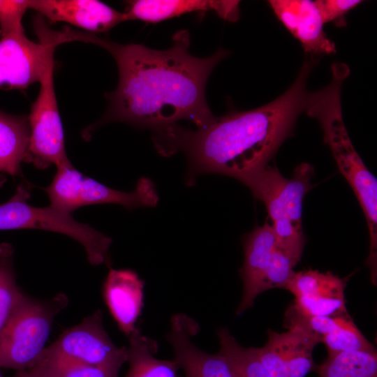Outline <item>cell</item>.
<instances>
[{
    "label": "cell",
    "instance_id": "obj_1",
    "mask_svg": "<svg viewBox=\"0 0 377 377\" xmlns=\"http://www.w3.org/2000/svg\"><path fill=\"white\" fill-rule=\"evenodd\" d=\"M76 36L77 41L106 50L119 71L117 87L107 95L105 114L85 136L112 121L151 128L154 133L181 120L202 127L214 117L206 101V84L214 67L229 54L228 50L220 48L205 58L193 56L187 30L177 31L172 46L165 50L120 44L89 32L77 31Z\"/></svg>",
    "mask_w": 377,
    "mask_h": 377
},
{
    "label": "cell",
    "instance_id": "obj_10",
    "mask_svg": "<svg viewBox=\"0 0 377 377\" xmlns=\"http://www.w3.org/2000/svg\"><path fill=\"white\" fill-rule=\"evenodd\" d=\"M199 325L184 313L175 314L166 339L175 354L174 360L183 369L184 377H233L225 358L198 348L191 338L199 331Z\"/></svg>",
    "mask_w": 377,
    "mask_h": 377
},
{
    "label": "cell",
    "instance_id": "obj_20",
    "mask_svg": "<svg viewBox=\"0 0 377 377\" xmlns=\"http://www.w3.org/2000/svg\"><path fill=\"white\" fill-rule=\"evenodd\" d=\"M316 371L319 377H377V353L360 350L328 355Z\"/></svg>",
    "mask_w": 377,
    "mask_h": 377
},
{
    "label": "cell",
    "instance_id": "obj_17",
    "mask_svg": "<svg viewBox=\"0 0 377 377\" xmlns=\"http://www.w3.org/2000/svg\"><path fill=\"white\" fill-rule=\"evenodd\" d=\"M127 362L128 370L125 377H181L175 360L157 359V342L141 334L137 327L128 337Z\"/></svg>",
    "mask_w": 377,
    "mask_h": 377
},
{
    "label": "cell",
    "instance_id": "obj_2",
    "mask_svg": "<svg viewBox=\"0 0 377 377\" xmlns=\"http://www.w3.org/2000/svg\"><path fill=\"white\" fill-rule=\"evenodd\" d=\"M315 59L306 60L291 87L263 106L214 116L195 130L175 124L153 133L157 151L164 156L185 154L187 185H193L198 176L207 173L241 181L268 164L305 112L310 92L307 80L317 63Z\"/></svg>",
    "mask_w": 377,
    "mask_h": 377
},
{
    "label": "cell",
    "instance_id": "obj_9",
    "mask_svg": "<svg viewBox=\"0 0 377 377\" xmlns=\"http://www.w3.org/2000/svg\"><path fill=\"white\" fill-rule=\"evenodd\" d=\"M44 352L92 365H123L127 362V347H119L112 341L101 310L64 330Z\"/></svg>",
    "mask_w": 377,
    "mask_h": 377
},
{
    "label": "cell",
    "instance_id": "obj_7",
    "mask_svg": "<svg viewBox=\"0 0 377 377\" xmlns=\"http://www.w3.org/2000/svg\"><path fill=\"white\" fill-rule=\"evenodd\" d=\"M42 20L37 17L34 22L38 42L29 39L24 29L1 38L0 89H23L40 82L55 48L68 42L64 29L51 30Z\"/></svg>",
    "mask_w": 377,
    "mask_h": 377
},
{
    "label": "cell",
    "instance_id": "obj_6",
    "mask_svg": "<svg viewBox=\"0 0 377 377\" xmlns=\"http://www.w3.org/2000/svg\"><path fill=\"white\" fill-rule=\"evenodd\" d=\"M29 198V186L22 184L7 202L0 205V230L29 228L61 233L83 246L91 265H110L109 249L112 242L110 237L77 221L71 214L50 206L30 205L27 202Z\"/></svg>",
    "mask_w": 377,
    "mask_h": 377
},
{
    "label": "cell",
    "instance_id": "obj_13",
    "mask_svg": "<svg viewBox=\"0 0 377 377\" xmlns=\"http://www.w3.org/2000/svg\"><path fill=\"white\" fill-rule=\"evenodd\" d=\"M143 280L130 269L110 267L102 288L104 302L119 330L128 337L144 306Z\"/></svg>",
    "mask_w": 377,
    "mask_h": 377
},
{
    "label": "cell",
    "instance_id": "obj_24",
    "mask_svg": "<svg viewBox=\"0 0 377 377\" xmlns=\"http://www.w3.org/2000/svg\"><path fill=\"white\" fill-rule=\"evenodd\" d=\"M121 367V364L92 365L43 351L32 367L52 377H118Z\"/></svg>",
    "mask_w": 377,
    "mask_h": 377
},
{
    "label": "cell",
    "instance_id": "obj_5",
    "mask_svg": "<svg viewBox=\"0 0 377 377\" xmlns=\"http://www.w3.org/2000/svg\"><path fill=\"white\" fill-rule=\"evenodd\" d=\"M68 304L64 293L46 299L26 294L0 332V368L32 367L47 347L55 318Z\"/></svg>",
    "mask_w": 377,
    "mask_h": 377
},
{
    "label": "cell",
    "instance_id": "obj_3",
    "mask_svg": "<svg viewBox=\"0 0 377 377\" xmlns=\"http://www.w3.org/2000/svg\"><path fill=\"white\" fill-rule=\"evenodd\" d=\"M330 83L315 92H309L305 112L316 119L323 140L331 149L340 172L353 190L364 214L369 234L370 249L367 265L371 279H376L377 258V181L354 148L345 126L341 110V90L349 75L344 64L332 66Z\"/></svg>",
    "mask_w": 377,
    "mask_h": 377
},
{
    "label": "cell",
    "instance_id": "obj_23",
    "mask_svg": "<svg viewBox=\"0 0 377 377\" xmlns=\"http://www.w3.org/2000/svg\"><path fill=\"white\" fill-rule=\"evenodd\" d=\"M285 335V359L288 377H304L313 368L312 350L320 339L297 327Z\"/></svg>",
    "mask_w": 377,
    "mask_h": 377
},
{
    "label": "cell",
    "instance_id": "obj_27",
    "mask_svg": "<svg viewBox=\"0 0 377 377\" xmlns=\"http://www.w3.org/2000/svg\"><path fill=\"white\" fill-rule=\"evenodd\" d=\"M267 343L255 348L256 352L269 377H288L285 359V335L271 330L267 331Z\"/></svg>",
    "mask_w": 377,
    "mask_h": 377
},
{
    "label": "cell",
    "instance_id": "obj_21",
    "mask_svg": "<svg viewBox=\"0 0 377 377\" xmlns=\"http://www.w3.org/2000/svg\"><path fill=\"white\" fill-rule=\"evenodd\" d=\"M57 171L52 183L45 190L50 199V206L71 214L81 207V192L84 176L71 161L57 166Z\"/></svg>",
    "mask_w": 377,
    "mask_h": 377
},
{
    "label": "cell",
    "instance_id": "obj_11",
    "mask_svg": "<svg viewBox=\"0 0 377 377\" xmlns=\"http://www.w3.org/2000/svg\"><path fill=\"white\" fill-rule=\"evenodd\" d=\"M29 9L52 22H65L92 34L109 31L126 21L124 13L96 0H29Z\"/></svg>",
    "mask_w": 377,
    "mask_h": 377
},
{
    "label": "cell",
    "instance_id": "obj_16",
    "mask_svg": "<svg viewBox=\"0 0 377 377\" xmlns=\"http://www.w3.org/2000/svg\"><path fill=\"white\" fill-rule=\"evenodd\" d=\"M158 199L154 183L146 177L138 179L131 192L113 189L87 176L82 182L81 207L109 203L119 205L131 210L140 207H154Z\"/></svg>",
    "mask_w": 377,
    "mask_h": 377
},
{
    "label": "cell",
    "instance_id": "obj_28",
    "mask_svg": "<svg viewBox=\"0 0 377 377\" xmlns=\"http://www.w3.org/2000/svg\"><path fill=\"white\" fill-rule=\"evenodd\" d=\"M29 0H0V37L23 29L22 17Z\"/></svg>",
    "mask_w": 377,
    "mask_h": 377
},
{
    "label": "cell",
    "instance_id": "obj_19",
    "mask_svg": "<svg viewBox=\"0 0 377 377\" xmlns=\"http://www.w3.org/2000/svg\"><path fill=\"white\" fill-rule=\"evenodd\" d=\"M345 287L344 280L332 273L309 269L295 272L285 288L295 297L345 300Z\"/></svg>",
    "mask_w": 377,
    "mask_h": 377
},
{
    "label": "cell",
    "instance_id": "obj_30",
    "mask_svg": "<svg viewBox=\"0 0 377 377\" xmlns=\"http://www.w3.org/2000/svg\"><path fill=\"white\" fill-rule=\"evenodd\" d=\"M10 377H52L36 368H29L27 370L16 371Z\"/></svg>",
    "mask_w": 377,
    "mask_h": 377
},
{
    "label": "cell",
    "instance_id": "obj_18",
    "mask_svg": "<svg viewBox=\"0 0 377 377\" xmlns=\"http://www.w3.org/2000/svg\"><path fill=\"white\" fill-rule=\"evenodd\" d=\"M28 119L0 111V172L15 177L27 161L29 142Z\"/></svg>",
    "mask_w": 377,
    "mask_h": 377
},
{
    "label": "cell",
    "instance_id": "obj_29",
    "mask_svg": "<svg viewBox=\"0 0 377 377\" xmlns=\"http://www.w3.org/2000/svg\"><path fill=\"white\" fill-rule=\"evenodd\" d=\"M316 5L320 12L323 23L334 22L337 26L346 24L345 15L355 8L362 1L359 0H318Z\"/></svg>",
    "mask_w": 377,
    "mask_h": 377
},
{
    "label": "cell",
    "instance_id": "obj_8",
    "mask_svg": "<svg viewBox=\"0 0 377 377\" xmlns=\"http://www.w3.org/2000/svg\"><path fill=\"white\" fill-rule=\"evenodd\" d=\"M54 61L40 80L38 96L33 103L28 121L29 142L27 161L38 168L70 161L66 152L64 133L54 87Z\"/></svg>",
    "mask_w": 377,
    "mask_h": 377
},
{
    "label": "cell",
    "instance_id": "obj_31",
    "mask_svg": "<svg viewBox=\"0 0 377 377\" xmlns=\"http://www.w3.org/2000/svg\"><path fill=\"white\" fill-rule=\"evenodd\" d=\"M0 377H3V376L0 372Z\"/></svg>",
    "mask_w": 377,
    "mask_h": 377
},
{
    "label": "cell",
    "instance_id": "obj_15",
    "mask_svg": "<svg viewBox=\"0 0 377 377\" xmlns=\"http://www.w3.org/2000/svg\"><path fill=\"white\" fill-rule=\"evenodd\" d=\"M243 244L244 259L239 274L244 283V293L236 311L238 316L252 307L258 296V286L276 245L272 226L265 223L256 227L244 236Z\"/></svg>",
    "mask_w": 377,
    "mask_h": 377
},
{
    "label": "cell",
    "instance_id": "obj_25",
    "mask_svg": "<svg viewBox=\"0 0 377 377\" xmlns=\"http://www.w3.org/2000/svg\"><path fill=\"white\" fill-rule=\"evenodd\" d=\"M300 260L277 244L273 250L269 263L257 288V295L274 288L286 286L295 272L293 267Z\"/></svg>",
    "mask_w": 377,
    "mask_h": 377
},
{
    "label": "cell",
    "instance_id": "obj_12",
    "mask_svg": "<svg viewBox=\"0 0 377 377\" xmlns=\"http://www.w3.org/2000/svg\"><path fill=\"white\" fill-rule=\"evenodd\" d=\"M284 27L302 44L306 53L314 57L336 52L334 43L323 30V22L315 1L309 0L269 1Z\"/></svg>",
    "mask_w": 377,
    "mask_h": 377
},
{
    "label": "cell",
    "instance_id": "obj_14",
    "mask_svg": "<svg viewBox=\"0 0 377 377\" xmlns=\"http://www.w3.org/2000/svg\"><path fill=\"white\" fill-rule=\"evenodd\" d=\"M239 1L135 0L128 1L124 12L126 20L156 23L192 12L214 11L223 19L235 22L239 17Z\"/></svg>",
    "mask_w": 377,
    "mask_h": 377
},
{
    "label": "cell",
    "instance_id": "obj_22",
    "mask_svg": "<svg viewBox=\"0 0 377 377\" xmlns=\"http://www.w3.org/2000/svg\"><path fill=\"white\" fill-rule=\"evenodd\" d=\"M11 244H0V332L26 295L18 286Z\"/></svg>",
    "mask_w": 377,
    "mask_h": 377
},
{
    "label": "cell",
    "instance_id": "obj_26",
    "mask_svg": "<svg viewBox=\"0 0 377 377\" xmlns=\"http://www.w3.org/2000/svg\"><path fill=\"white\" fill-rule=\"evenodd\" d=\"M321 341L326 346L328 355L349 351H376L350 318L343 326L324 335Z\"/></svg>",
    "mask_w": 377,
    "mask_h": 377
},
{
    "label": "cell",
    "instance_id": "obj_4",
    "mask_svg": "<svg viewBox=\"0 0 377 377\" xmlns=\"http://www.w3.org/2000/svg\"><path fill=\"white\" fill-rule=\"evenodd\" d=\"M313 166L306 163L298 165L290 179L283 176L276 166L267 164L240 181L256 199L264 203L279 246L299 260L305 244L302 203L313 186Z\"/></svg>",
    "mask_w": 377,
    "mask_h": 377
}]
</instances>
